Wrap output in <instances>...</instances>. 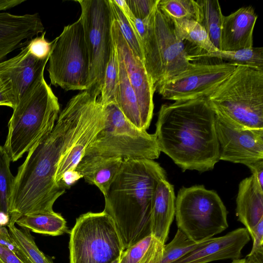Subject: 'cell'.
<instances>
[{
	"mask_svg": "<svg viewBox=\"0 0 263 263\" xmlns=\"http://www.w3.org/2000/svg\"><path fill=\"white\" fill-rule=\"evenodd\" d=\"M117 55L119 78L116 104L132 124L139 129L146 130L136 95L130 83L124 63L118 53Z\"/></svg>",
	"mask_w": 263,
	"mask_h": 263,
	"instance_id": "obj_22",
	"label": "cell"
},
{
	"mask_svg": "<svg viewBox=\"0 0 263 263\" xmlns=\"http://www.w3.org/2000/svg\"><path fill=\"white\" fill-rule=\"evenodd\" d=\"M105 122V113L104 106L100 102L82 132L59 162L55 175V181L61 186L63 187L61 184L63 175L67 172L76 170L88 145L96 134L103 128Z\"/></svg>",
	"mask_w": 263,
	"mask_h": 263,
	"instance_id": "obj_20",
	"label": "cell"
},
{
	"mask_svg": "<svg viewBox=\"0 0 263 263\" xmlns=\"http://www.w3.org/2000/svg\"><path fill=\"white\" fill-rule=\"evenodd\" d=\"M231 263H246L245 259H240L238 258L236 259L232 260V261Z\"/></svg>",
	"mask_w": 263,
	"mask_h": 263,
	"instance_id": "obj_46",
	"label": "cell"
},
{
	"mask_svg": "<svg viewBox=\"0 0 263 263\" xmlns=\"http://www.w3.org/2000/svg\"><path fill=\"white\" fill-rule=\"evenodd\" d=\"M49 56L39 59L29 52L14 67L5 72L11 80L17 103L29 87L44 72Z\"/></svg>",
	"mask_w": 263,
	"mask_h": 263,
	"instance_id": "obj_23",
	"label": "cell"
},
{
	"mask_svg": "<svg viewBox=\"0 0 263 263\" xmlns=\"http://www.w3.org/2000/svg\"><path fill=\"white\" fill-rule=\"evenodd\" d=\"M114 18L134 54L144 63L143 51L140 37L133 25L125 16L114 0H109Z\"/></svg>",
	"mask_w": 263,
	"mask_h": 263,
	"instance_id": "obj_31",
	"label": "cell"
},
{
	"mask_svg": "<svg viewBox=\"0 0 263 263\" xmlns=\"http://www.w3.org/2000/svg\"><path fill=\"white\" fill-rule=\"evenodd\" d=\"M10 217L9 214L0 211V227L8 226L9 223Z\"/></svg>",
	"mask_w": 263,
	"mask_h": 263,
	"instance_id": "obj_45",
	"label": "cell"
},
{
	"mask_svg": "<svg viewBox=\"0 0 263 263\" xmlns=\"http://www.w3.org/2000/svg\"><path fill=\"white\" fill-rule=\"evenodd\" d=\"M15 223L30 231L52 236L61 235L68 230L64 218L54 211L27 214L20 217Z\"/></svg>",
	"mask_w": 263,
	"mask_h": 263,
	"instance_id": "obj_25",
	"label": "cell"
},
{
	"mask_svg": "<svg viewBox=\"0 0 263 263\" xmlns=\"http://www.w3.org/2000/svg\"><path fill=\"white\" fill-rule=\"evenodd\" d=\"M194 19L206 31L211 42L220 50V32L223 15L217 0H192Z\"/></svg>",
	"mask_w": 263,
	"mask_h": 263,
	"instance_id": "obj_24",
	"label": "cell"
},
{
	"mask_svg": "<svg viewBox=\"0 0 263 263\" xmlns=\"http://www.w3.org/2000/svg\"><path fill=\"white\" fill-rule=\"evenodd\" d=\"M175 195L173 186L166 179L158 184L151 215V232L163 244L167 240L175 215Z\"/></svg>",
	"mask_w": 263,
	"mask_h": 263,
	"instance_id": "obj_18",
	"label": "cell"
},
{
	"mask_svg": "<svg viewBox=\"0 0 263 263\" xmlns=\"http://www.w3.org/2000/svg\"><path fill=\"white\" fill-rule=\"evenodd\" d=\"M231 63L194 64L187 70L164 82L156 90L163 99L172 101L206 97L235 70Z\"/></svg>",
	"mask_w": 263,
	"mask_h": 263,
	"instance_id": "obj_12",
	"label": "cell"
},
{
	"mask_svg": "<svg viewBox=\"0 0 263 263\" xmlns=\"http://www.w3.org/2000/svg\"><path fill=\"white\" fill-rule=\"evenodd\" d=\"M120 257V256L119 257H118L116 259L114 260L112 262H111V263H119Z\"/></svg>",
	"mask_w": 263,
	"mask_h": 263,
	"instance_id": "obj_47",
	"label": "cell"
},
{
	"mask_svg": "<svg viewBox=\"0 0 263 263\" xmlns=\"http://www.w3.org/2000/svg\"><path fill=\"white\" fill-rule=\"evenodd\" d=\"M159 1V0H125L134 16L141 20L149 16Z\"/></svg>",
	"mask_w": 263,
	"mask_h": 263,
	"instance_id": "obj_36",
	"label": "cell"
},
{
	"mask_svg": "<svg viewBox=\"0 0 263 263\" xmlns=\"http://www.w3.org/2000/svg\"><path fill=\"white\" fill-rule=\"evenodd\" d=\"M258 18L252 6H243L223 15L220 32V50L250 48L253 45V31Z\"/></svg>",
	"mask_w": 263,
	"mask_h": 263,
	"instance_id": "obj_17",
	"label": "cell"
},
{
	"mask_svg": "<svg viewBox=\"0 0 263 263\" xmlns=\"http://www.w3.org/2000/svg\"><path fill=\"white\" fill-rule=\"evenodd\" d=\"M48 62L51 84L66 91L86 90L89 59L80 17L53 40Z\"/></svg>",
	"mask_w": 263,
	"mask_h": 263,
	"instance_id": "obj_10",
	"label": "cell"
},
{
	"mask_svg": "<svg viewBox=\"0 0 263 263\" xmlns=\"http://www.w3.org/2000/svg\"><path fill=\"white\" fill-rule=\"evenodd\" d=\"M190 60L203 58H217L229 63L241 65L263 71V48L254 47L233 51L218 50L212 52H202L189 55Z\"/></svg>",
	"mask_w": 263,
	"mask_h": 263,
	"instance_id": "obj_27",
	"label": "cell"
},
{
	"mask_svg": "<svg viewBox=\"0 0 263 263\" xmlns=\"http://www.w3.org/2000/svg\"><path fill=\"white\" fill-rule=\"evenodd\" d=\"M92 110L83 100L71 98L59 115L52 131L34 144L14 177L9 199L8 224L22 216L53 212L66 189L57 183L59 162L83 130Z\"/></svg>",
	"mask_w": 263,
	"mask_h": 263,
	"instance_id": "obj_1",
	"label": "cell"
},
{
	"mask_svg": "<svg viewBox=\"0 0 263 263\" xmlns=\"http://www.w3.org/2000/svg\"><path fill=\"white\" fill-rule=\"evenodd\" d=\"M211 239L196 242L178 229L174 238L168 243L164 245L161 263H172Z\"/></svg>",
	"mask_w": 263,
	"mask_h": 263,
	"instance_id": "obj_32",
	"label": "cell"
},
{
	"mask_svg": "<svg viewBox=\"0 0 263 263\" xmlns=\"http://www.w3.org/2000/svg\"><path fill=\"white\" fill-rule=\"evenodd\" d=\"M0 263H24L15 254L0 245Z\"/></svg>",
	"mask_w": 263,
	"mask_h": 263,
	"instance_id": "obj_41",
	"label": "cell"
},
{
	"mask_svg": "<svg viewBox=\"0 0 263 263\" xmlns=\"http://www.w3.org/2000/svg\"><path fill=\"white\" fill-rule=\"evenodd\" d=\"M206 98L214 112L232 124L263 129V71L238 65Z\"/></svg>",
	"mask_w": 263,
	"mask_h": 263,
	"instance_id": "obj_5",
	"label": "cell"
},
{
	"mask_svg": "<svg viewBox=\"0 0 263 263\" xmlns=\"http://www.w3.org/2000/svg\"><path fill=\"white\" fill-rule=\"evenodd\" d=\"M250 236L253 240L252 248L250 253L263 250V219L253 229Z\"/></svg>",
	"mask_w": 263,
	"mask_h": 263,
	"instance_id": "obj_39",
	"label": "cell"
},
{
	"mask_svg": "<svg viewBox=\"0 0 263 263\" xmlns=\"http://www.w3.org/2000/svg\"><path fill=\"white\" fill-rule=\"evenodd\" d=\"M164 179V170L153 160H123L104 196L103 211L114 221L124 249L151 234L155 193Z\"/></svg>",
	"mask_w": 263,
	"mask_h": 263,
	"instance_id": "obj_3",
	"label": "cell"
},
{
	"mask_svg": "<svg viewBox=\"0 0 263 263\" xmlns=\"http://www.w3.org/2000/svg\"><path fill=\"white\" fill-rule=\"evenodd\" d=\"M44 31L37 13L16 15L0 12V62L10 52Z\"/></svg>",
	"mask_w": 263,
	"mask_h": 263,
	"instance_id": "obj_16",
	"label": "cell"
},
{
	"mask_svg": "<svg viewBox=\"0 0 263 263\" xmlns=\"http://www.w3.org/2000/svg\"><path fill=\"white\" fill-rule=\"evenodd\" d=\"M46 31L28 41L29 52L39 59H44L50 55L53 41L48 42L45 38Z\"/></svg>",
	"mask_w": 263,
	"mask_h": 263,
	"instance_id": "obj_35",
	"label": "cell"
},
{
	"mask_svg": "<svg viewBox=\"0 0 263 263\" xmlns=\"http://www.w3.org/2000/svg\"><path fill=\"white\" fill-rule=\"evenodd\" d=\"M155 134L160 152L183 171H209L219 160L215 114L206 97L162 104Z\"/></svg>",
	"mask_w": 263,
	"mask_h": 263,
	"instance_id": "obj_2",
	"label": "cell"
},
{
	"mask_svg": "<svg viewBox=\"0 0 263 263\" xmlns=\"http://www.w3.org/2000/svg\"><path fill=\"white\" fill-rule=\"evenodd\" d=\"M215 127L219 160L247 166L263 160V129L237 126L216 114Z\"/></svg>",
	"mask_w": 263,
	"mask_h": 263,
	"instance_id": "obj_13",
	"label": "cell"
},
{
	"mask_svg": "<svg viewBox=\"0 0 263 263\" xmlns=\"http://www.w3.org/2000/svg\"><path fill=\"white\" fill-rule=\"evenodd\" d=\"M8 123L3 146L15 162L52 130L60 110L58 99L41 74L23 94Z\"/></svg>",
	"mask_w": 263,
	"mask_h": 263,
	"instance_id": "obj_4",
	"label": "cell"
},
{
	"mask_svg": "<svg viewBox=\"0 0 263 263\" xmlns=\"http://www.w3.org/2000/svg\"><path fill=\"white\" fill-rule=\"evenodd\" d=\"M25 2V0H0V12L17 6Z\"/></svg>",
	"mask_w": 263,
	"mask_h": 263,
	"instance_id": "obj_44",
	"label": "cell"
},
{
	"mask_svg": "<svg viewBox=\"0 0 263 263\" xmlns=\"http://www.w3.org/2000/svg\"><path fill=\"white\" fill-rule=\"evenodd\" d=\"M111 32L117 52L124 63L130 83L136 95L142 120L147 129L150 125L154 110L155 90L152 81L143 62L134 54L114 18L111 24Z\"/></svg>",
	"mask_w": 263,
	"mask_h": 263,
	"instance_id": "obj_14",
	"label": "cell"
},
{
	"mask_svg": "<svg viewBox=\"0 0 263 263\" xmlns=\"http://www.w3.org/2000/svg\"><path fill=\"white\" fill-rule=\"evenodd\" d=\"M250 239L245 228H238L223 236L213 237L172 263H208L240 258L241 250Z\"/></svg>",
	"mask_w": 263,
	"mask_h": 263,
	"instance_id": "obj_15",
	"label": "cell"
},
{
	"mask_svg": "<svg viewBox=\"0 0 263 263\" xmlns=\"http://www.w3.org/2000/svg\"><path fill=\"white\" fill-rule=\"evenodd\" d=\"M245 259L246 263H263V250L249 253Z\"/></svg>",
	"mask_w": 263,
	"mask_h": 263,
	"instance_id": "obj_43",
	"label": "cell"
},
{
	"mask_svg": "<svg viewBox=\"0 0 263 263\" xmlns=\"http://www.w3.org/2000/svg\"><path fill=\"white\" fill-rule=\"evenodd\" d=\"M17 103L11 80L4 72L0 76V106L14 109Z\"/></svg>",
	"mask_w": 263,
	"mask_h": 263,
	"instance_id": "obj_37",
	"label": "cell"
},
{
	"mask_svg": "<svg viewBox=\"0 0 263 263\" xmlns=\"http://www.w3.org/2000/svg\"><path fill=\"white\" fill-rule=\"evenodd\" d=\"M158 6L171 20L194 19L192 0H159Z\"/></svg>",
	"mask_w": 263,
	"mask_h": 263,
	"instance_id": "obj_34",
	"label": "cell"
},
{
	"mask_svg": "<svg viewBox=\"0 0 263 263\" xmlns=\"http://www.w3.org/2000/svg\"><path fill=\"white\" fill-rule=\"evenodd\" d=\"M252 175L255 177L259 185L263 187V160L254 162L248 166Z\"/></svg>",
	"mask_w": 263,
	"mask_h": 263,
	"instance_id": "obj_42",
	"label": "cell"
},
{
	"mask_svg": "<svg viewBox=\"0 0 263 263\" xmlns=\"http://www.w3.org/2000/svg\"><path fill=\"white\" fill-rule=\"evenodd\" d=\"M228 212L216 192L203 185L183 187L175 200L178 229L196 242L205 241L228 227Z\"/></svg>",
	"mask_w": 263,
	"mask_h": 263,
	"instance_id": "obj_8",
	"label": "cell"
},
{
	"mask_svg": "<svg viewBox=\"0 0 263 263\" xmlns=\"http://www.w3.org/2000/svg\"><path fill=\"white\" fill-rule=\"evenodd\" d=\"M103 105L105 113L104 126L89 144L83 157L123 160H154L159 157L160 151L155 134H149L132 124L116 103Z\"/></svg>",
	"mask_w": 263,
	"mask_h": 263,
	"instance_id": "obj_7",
	"label": "cell"
},
{
	"mask_svg": "<svg viewBox=\"0 0 263 263\" xmlns=\"http://www.w3.org/2000/svg\"><path fill=\"white\" fill-rule=\"evenodd\" d=\"M118 59L114 44L110 59L107 64L103 83L101 90V97L98 99L102 105L110 103L116 104V95L118 83Z\"/></svg>",
	"mask_w": 263,
	"mask_h": 263,
	"instance_id": "obj_30",
	"label": "cell"
},
{
	"mask_svg": "<svg viewBox=\"0 0 263 263\" xmlns=\"http://www.w3.org/2000/svg\"><path fill=\"white\" fill-rule=\"evenodd\" d=\"M89 59L86 91L100 95L107 64L114 46L111 26L114 17L109 0H77Z\"/></svg>",
	"mask_w": 263,
	"mask_h": 263,
	"instance_id": "obj_11",
	"label": "cell"
},
{
	"mask_svg": "<svg viewBox=\"0 0 263 263\" xmlns=\"http://www.w3.org/2000/svg\"><path fill=\"white\" fill-rule=\"evenodd\" d=\"M158 4L148 17L146 32L141 41L144 64L155 92L161 84L194 65L184 42L176 34L172 20L160 11Z\"/></svg>",
	"mask_w": 263,
	"mask_h": 263,
	"instance_id": "obj_6",
	"label": "cell"
},
{
	"mask_svg": "<svg viewBox=\"0 0 263 263\" xmlns=\"http://www.w3.org/2000/svg\"><path fill=\"white\" fill-rule=\"evenodd\" d=\"M9 156L0 145V211L9 214V199L14 177L10 170Z\"/></svg>",
	"mask_w": 263,
	"mask_h": 263,
	"instance_id": "obj_33",
	"label": "cell"
},
{
	"mask_svg": "<svg viewBox=\"0 0 263 263\" xmlns=\"http://www.w3.org/2000/svg\"><path fill=\"white\" fill-rule=\"evenodd\" d=\"M28 43L21 48V51L18 54L8 60L0 62V76L14 67L28 54L29 53Z\"/></svg>",
	"mask_w": 263,
	"mask_h": 263,
	"instance_id": "obj_38",
	"label": "cell"
},
{
	"mask_svg": "<svg viewBox=\"0 0 263 263\" xmlns=\"http://www.w3.org/2000/svg\"><path fill=\"white\" fill-rule=\"evenodd\" d=\"M164 245L151 234L124 249L119 263H161Z\"/></svg>",
	"mask_w": 263,
	"mask_h": 263,
	"instance_id": "obj_26",
	"label": "cell"
},
{
	"mask_svg": "<svg viewBox=\"0 0 263 263\" xmlns=\"http://www.w3.org/2000/svg\"><path fill=\"white\" fill-rule=\"evenodd\" d=\"M123 161L120 158L83 157L76 171L86 182L97 186L104 196L119 172Z\"/></svg>",
	"mask_w": 263,
	"mask_h": 263,
	"instance_id": "obj_21",
	"label": "cell"
},
{
	"mask_svg": "<svg viewBox=\"0 0 263 263\" xmlns=\"http://www.w3.org/2000/svg\"><path fill=\"white\" fill-rule=\"evenodd\" d=\"M0 245L12 252L17 256L19 248L5 227H0Z\"/></svg>",
	"mask_w": 263,
	"mask_h": 263,
	"instance_id": "obj_40",
	"label": "cell"
},
{
	"mask_svg": "<svg viewBox=\"0 0 263 263\" xmlns=\"http://www.w3.org/2000/svg\"><path fill=\"white\" fill-rule=\"evenodd\" d=\"M7 226L9 233L18 247L17 257L24 263H54L39 249L30 231L18 228L15 224Z\"/></svg>",
	"mask_w": 263,
	"mask_h": 263,
	"instance_id": "obj_28",
	"label": "cell"
},
{
	"mask_svg": "<svg viewBox=\"0 0 263 263\" xmlns=\"http://www.w3.org/2000/svg\"><path fill=\"white\" fill-rule=\"evenodd\" d=\"M236 214L250 235L263 219V187L253 175L244 179L239 184Z\"/></svg>",
	"mask_w": 263,
	"mask_h": 263,
	"instance_id": "obj_19",
	"label": "cell"
},
{
	"mask_svg": "<svg viewBox=\"0 0 263 263\" xmlns=\"http://www.w3.org/2000/svg\"><path fill=\"white\" fill-rule=\"evenodd\" d=\"M177 37L181 41H187L205 52L218 49L211 42L205 29L194 19L172 20Z\"/></svg>",
	"mask_w": 263,
	"mask_h": 263,
	"instance_id": "obj_29",
	"label": "cell"
},
{
	"mask_svg": "<svg viewBox=\"0 0 263 263\" xmlns=\"http://www.w3.org/2000/svg\"><path fill=\"white\" fill-rule=\"evenodd\" d=\"M69 263H111L124 248L112 218L104 211L89 212L70 230Z\"/></svg>",
	"mask_w": 263,
	"mask_h": 263,
	"instance_id": "obj_9",
	"label": "cell"
}]
</instances>
